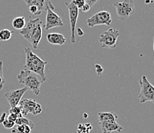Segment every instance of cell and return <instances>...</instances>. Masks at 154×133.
Segmentation results:
<instances>
[{"instance_id": "6da1fadb", "label": "cell", "mask_w": 154, "mask_h": 133, "mask_svg": "<svg viewBox=\"0 0 154 133\" xmlns=\"http://www.w3.org/2000/svg\"><path fill=\"white\" fill-rule=\"evenodd\" d=\"M19 32L32 47L36 49L42 36V22L38 18L30 19L26 28H23Z\"/></svg>"}, {"instance_id": "7a4b0ae2", "label": "cell", "mask_w": 154, "mask_h": 133, "mask_svg": "<svg viewBox=\"0 0 154 133\" xmlns=\"http://www.w3.org/2000/svg\"><path fill=\"white\" fill-rule=\"evenodd\" d=\"M25 52H26V65H24V69L29 70L38 74L45 82L46 75L45 73V68L47 65L48 62L43 61L41 58H39L37 55L32 51L30 48H25Z\"/></svg>"}, {"instance_id": "3957f363", "label": "cell", "mask_w": 154, "mask_h": 133, "mask_svg": "<svg viewBox=\"0 0 154 133\" xmlns=\"http://www.w3.org/2000/svg\"><path fill=\"white\" fill-rule=\"evenodd\" d=\"M19 83L23 84L25 87L32 91L35 95L38 96L40 93V88L45 81L38 74L29 70H22L17 75Z\"/></svg>"}, {"instance_id": "277c9868", "label": "cell", "mask_w": 154, "mask_h": 133, "mask_svg": "<svg viewBox=\"0 0 154 133\" xmlns=\"http://www.w3.org/2000/svg\"><path fill=\"white\" fill-rule=\"evenodd\" d=\"M113 6L116 8L119 20L125 22L135 12V5L133 0H124L121 2H115Z\"/></svg>"}, {"instance_id": "5b68a950", "label": "cell", "mask_w": 154, "mask_h": 133, "mask_svg": "<svg viewBox=\"0 0 154 133\" xmlns=\"http://www.w3.org/2000/svg\"><path fill=\"white\" fill-rule=\"evenodd\" d=\"M119 36L120 32L118 30L110 28L100 35L98 41L101 43L103 48L114 49L117 47V41Z\"/></svg>"}, {"instance_id": "8992f818", "label": "cell", "mask_w": 154, "mask_h": 133, "mask_svg": "<svg viewBox=\"0 0 154 133\" xmlns=\"http://www.w3.org/2000/svg\"><path fill=\"white\" fill-rule=\"evenodd\" d=\"M140 92L139 94V100L140 103H145L146 102H152L154 103V87L148 81L147 78L143 75L140 79Z\"/></svg>"}, {"instance_id": "52a82bcc", "label": "cell", "mask_w": 154, "mask_h": 133, "mask_svg": "<svg viewBox=\"0 0 154 133\" xmlns=\"http://www.w3.org/2000/svg\"><path fill=\"white\" fill-rule=\"evenodd\" d=\"M111 22L112 19L110 13L104 10L94 14L91 17L87 19V24L91 28H93L96 26H100V25L110 26Z\"/></svg>"}, {"instance_id": "ba28073f", "label": "cell", "mask_w": 154, "mask_h": 133, "mask_svg": "<svg viewBox=\"0 0 154 133\" xmlns=\"http://www.w3.org/2000/svg\"><path fill=\"white\" fill-rule=\"evenodd\" d=\"M66 5L68 9V13H69L70 19V26H71V42L75 43L76 42V37H75V30H76L77 20L78 17V11L79 9L75 6L72 2H66Z\"/></svg>"}, {"instance_id": "9c48e42d", "label": "cell", "mask_w": 154, "mask_h": 133, "mask_svg": "<svg viewBox=\"0 0 154 133\" xmlns=\"http://www.w3.org/2000/svg\"><path fill=\"white\" fill-rule=\"evenodd\" d=\"M46 11H47V15H46L45 25V29L46 30H49L54 27H61L64 26L62 19L58 14L54 12L52 9H48Z\"/></svg>"}, {"instance_id": "30bf717a", "label": "cell", "mask_w": 154, "mask_h": 133, "mask_svg": "<svg viewBox=\"0 0 154 133\" xmlns=\"http://www.w3.org/2000/svg\"><path fill=\"white\" fill-rule=\"evenodd\" d=\"M28 89L26 87L22 88L20 89H16V90H12L10 92H8L4 95L6 99L9 102L11 108H13L15 106H17L19 105V102L22 99L23 95L26 92Z\"/></svg>"}, {"instance_id": "8fae6325", "label": "cell", "mask_w": 154, "mask_h": 133, "mask_svg": "<svg viewBox=\"0 0 154 133\" xmlns=\"http://www.w3.org/2000/svg\"><path fill=\"white\" fill-rule=\"evenodd\" d=\"M37 102L35 99H21L19 105L21 109V113L22 116H26L29 114H32L34 112L35 108L37 105Z\"/></svg>"}, {"instance_id": "7c38bea8", "label": "cell", "mask_w": 154, "mask_h": 133, "mask_svg": "<svg viewBox=\"0 0 154 133\" xmlns=\"http://www.w3.org/2000/svg\"><path fill=\"white\" fill-rule=\"evenodd\" d=\"M27 5L28 8L31 6L37 7L38 9L41 12L47 10L48 9H54V5L51 3V0H22Z\"/></svg>"}, {"instance_id": "4fadbf2b", "label": "cell", "mask_w": 154, "mask_h": 133, "mask_svg": "<svg viewBox=\"0 0 154 133\" xmlns=\"http://www.w3.org/2000/svg\"><path fill=\"white\" fill-rule=\"evenodd\" d=\"M99 125L102 133H111L113 131L121 132L124 130V128L117 122H100Z\"/></svg>"}, {"instance_id": "5bb4252c", "label": "cell", "mask_w": 154, "mask_h": 133, "mask_svg": "<svg viewBox=\"0 0 154 133\" xmlns=\"http://www.w3.org/2000/svg\"><path fill=\"white\" fill-rule=\"evenodd\" d=\"M47 40L51 44L58 45V46H62L66 43V39L61 33H49L47 35Z\"/></svg>"}, {"instance_id": "9a60e30c", "label": "cell", "mask_w": 154, "mask_h": 133, "mask_svg": "<svg viewBox=\"0 0 154 133\" xmlns=\"http://www.w3.org/2000/svg\"><path fill=\"white\" fill-rule=\"evenodd\" d=\"M98 122H117L118 116L114 112H99L97 114Z\"/></svg>"}, {"instance_id": "2e32d148", "label": "cell", "mask_w": 154, "mask_h": 133, "mask_svg": "<svg viewBox=\"0 0 154 133\" xmlns=\"http://www.w3.org/2000/svg\"><path fill=\"white\" fill-rule=\"evenodd\" d=\"M12 26L14 29L20 31L26 26V19L22 16L16 17L12 20Z\"/></svg>"}, {"instance_id": "e0dca14e", "label": "cell", "mask_w": 154, "mask_h": 133, "mask_svg": "<svg viewBox=\"0 0 154 133\" xmlns=\"http://www.w3.org/2000/svg\"><path fill=\"white\" fill-rule=\"evenodd\" d=\"M32 128L29 125H15L12 128V133H31Z\"/></svg>"}, {"instance_id": "ac0fdd59", "label": "cell", "mask_w": 154, "mask_h": 133, "mask_svg": "<svg viewBox=\"0 0 154 133\" xmlns=\"http://www.w3.org/2000/svg\"><path fill=\"white\" fill-rule=\"evenodd\" d=\"M13 35V32L10 31L9 29H2L0 31V40L1 41H8L12 38Z\"/></svg>"}, {"instance_id": "d6986e66", "label": "cell", "mask_w": 154, "mask_h": 133, "mask_svg": "<svg viewBox=\"0 0 154 133\" xmlns=\"http://www.w3.org/2000/svg\"><path fill=\"white\" fill-rule=\"evenodd\" d=\"M15 125H29L32 129H33L35 127L34 123L30 121L28 119L25 118V117H21V118H18L15 122Z\"/></svg>"}, {"instance_id": "ffe728a7", "label": "cell", "mask_w": 154, "mask_h": 133, "mask_svg": "<svg viewBox=\"0 0 154 133\" xmlns=\"http://www.w3.org/2000/svg\"><path fill=\"white\" fill-rule=\"evenodd\" d=\"M92 130V126L91 123H85V124H79L78 126V133H89Z\"/></svg>"}, {"instance_id": "44dd1931", "label": "cell", "mask_w": 154, "mask_h": 133, "mask_svg": "<svg viewBox=\"0 0 154 133\" xmlns=\"http://www.w3.org/2000/svg\"><path fill=\"white\" fill-rule=\"evenodd\" d=\"M2 61H0V90H2L5 85V78L3 76V72H2Z\"/></svg>"}, {"instance_id": "7402d4cb", "label": "cell", "mask_w": 154, "mask_h": 133, "mask_svg": "<svg viewBox=\"0 0 154 133\" xmlns=\"http://www.w3.org/2000/svg\"><path fill=\"white\" fill-rule=\"evenodd\" d=\"M9 113H12V114H15V116H17L18 118H21V117H23L21 113V109L19 108V106H15L13 108H11L10 110H9Z\"/></svg>"}, {"instance_id": "603a6c76", "label": "cell", "mask_w": 154, "mask_h": 133, "mask_svg": "<svg viewBox=\"0 0 154 133\" xmlns=\"http://www.w3.org/2000/svg\"><path fill=\"white\" fill-rule=\"evenodd\" d=\"M2 125H3V126L5 127V128H8V129H10V128H12L14 127V125H15V122L12 121H10V120H9L8 119H5V120H4L3 122H2Z\"/></svg>"}, {"instance_id": "cb8c5ba5", "label": "cell", "mask_w": 154, "mask_h": 133, "mask_svg": "<svg viewBox=\"0 0 154 133\" xmlns=\"http://www.w3.org/2000/svg\"><path fill=\"white\" fill-rule=\"evenodd\" d=\"M71 2H73V4H74L78 9H82V6L86 3L85 0H71Z\"/></svg>"}, {"instance_id": "d4e9b609", "label": "cell", "mask_w": 154, "mask_h": 133, "mask_svg": "<svg viewBox=\"0 0 154 133\" xmlns=\"http://www.w3.org/2000/svg\"><path fill=\"white\" fill-rule=\"evenodd\" d=\"M6 118L8 119L9 120H10V121H12V122H15V120L18 119V117L15 116V114H12V113H9V115H8V116H7Z\"/></svg>"}, {"instance_id": "484cf974", "label": "cell", "mask_w": 154, "mask_h": 133, "mask_svg": "<svg viewBox=\"0 0 154 133\" xmlns=\"http://www.w3.org/2000/svg\"><path fill=\"white\" fill-rule=\"evenodd\" d=\"M85 2L90 5V7L91 8L93 5H94L95 4H96L97 2H99L100 0H85Z\"/></svg>"}, {"instance_id": "4316f807", "label": "cell", "mask_w": 154, "mask_h": 133, "mask_svg": "<svg viewBox=\"0 0 154 133\" xmlns=\"http://www.w3.org/2000/svg\"><path fill=\"white\" fill-rule=\"evenodd\" d=\"M95 67H96V72H97V74L98 75H100L102 74V72H103V68L101 67V65H95Z\"/></svg>"}, {"instance_id": "83f0119b", "label": "cell", "mask_w": 154, "mask_h": 133, "mask_svg": "<svg viewBox=\"0 0 154 133\" xmlns=\"http://www.w3.org/2000/svg\"><path fill=\"white\" fill-rule=\"evenodd\" d=\"M90 9H91L90 5H88V4L85 3V5H84L83 6H82V9H81V10H82L83 12H88V11L90 10Z\"/></svg>"}, {"instance_id": "f1b7e54d", "label": "cell", "mask_w": 154, "mask_h": 133, "mask_svg": "<svg viewBox=\"0 0 154 133\" xmlns=\"http://www.w3.org/2000/svg\"><path fill=\"white\" fill-rule=\"evenodd\" d=\"M6 117H7V115H6V113H2V115L1 116H0V123H2V122L4 121V120L5 119H6Z\"/></svg>"}, {"instance_id": "f546056e", "label": "cell", "mask_w": 154, "mask_h": 133, "mask_svg": "<svg viewBox=\"0 0 154 133\" xmlns=\"http://www.w3.org/2000/svg\"><path fill=\"white\" fill-rule=\"evenodd\" d=\"M78 36H82L84 35L83 31L82 30V29H81V28H79V29H78Z\"/></svg>"}, {"instance_id": "4dcf8cb0", "label": "cell", "mask_w": 154, "mask_h": 133, "mask_svg": "<svg viewBox=\"0 0 154 133\" xmlns=\"http://www.w3.org/2000/svg\"><path fill=\"white\" fill-rule=\"evenodd\" d=\"M88 117V115L87 114V113H84V118L85 119H87Z\"/></svg>"}]
</instances>
